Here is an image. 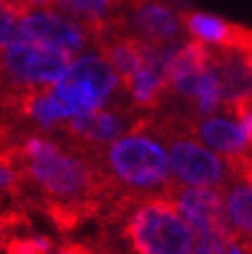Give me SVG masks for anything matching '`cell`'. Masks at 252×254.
Wrapping results in <instances>:
<instances>
[{
    "label": "cell",
    "instance_id": "1",
    "mask_svg": "<svg viewBox=\"0 0 252 254\" xmlns=\"http://www.w3.org/2000/svg\"><path fill=\"white\" fill-rule=\"evenodd\" d=\"M21 168L25 186L42 192L46 211L62 230L74 227L89 215L110 180L93 155L62 145L48 134H25L10 145Z\"/></svg>",
    "mask_w": 252,
    "mask_h": 254
},
{
    "label": "cell",
    "instance_id": "2",
    "mask_svg": "<svg viewBox=\"0 0 252 254\" xmlns=\"http://www.w3.org/2000/svg\"><path fill=\"white\" fill-rule=\"evenodd\" d=\"M95 161L108 176L110 184L118 182L134 192L161 190L163 194L174 182L168 151L157 136L147 130L145 116L138 118L126 134L99 149Z\"/></svg>",
    "mask_w": 252,
    "mask_h": 254
},
{
    "label": "cell",
    "instance_id": "3",
    "mask_svg": "<svg viewBox=\"0 0 252 254\" xmlns=\"http://www.w3.org/2000/svg\"><path fill=\"white\" fill-rule=\"evenodd\" d=\"M124 234L136 254H190L196 242L194 230L166 194L138 202Z\"/></svg>",
    "mask_w": 252,
    "mask_h": 254
},
{
    "label": "cell",
    "instance_id": "4",
    "mask_svg": "<svg viewBox=\"0 0 252 254\" xmlns=\"http://www.w3.org/2000/svg\"><path fill=\"white\" fill-rule=\"evenodd\" d=\"M72 56L60 50L23 40L0 54V87H52L66 72Z\"/></svg>",
    "mask_w": 252,
    "mask_h": 254
},
{
    "label": "cell",
    "instance_id": "5",
    "mask_svg": "<svg viewBox=\"0 0 252 254\" xmlns=\"http://www.w3.org/2000/svg\"><path fill=\"white\" fill-rule=\"evenodd\" d=\"M122 27L143 44L170 52L184 44L180 6L168 0H124Z\"/></svg>",
    "mask_w": 252,
    "mask_h": 254
},
{
    "label": "cell",
    "instance_id": "6",
    "mask_svg": "<svg viewBox=\"0 0 252 254\" xmlns=\"http://www.w3.org/2000/svg\"><path fill=\"white\" fill-rule=\"evenodd\" d=\"M23 35L25 40L60 50L72 58L93 44L89 29L58 8H29L23 17Z\"/></svg>",
    "mask_w": 252,
    "mask_h": 254
},
{
    "label": "cell",
    "instance_id": "7",
    "mask_svg": "<svg viewBox=\"0 0 252 254\" xmlns=\"http://www.w3.org/2000/svg\"><path fill=\"white\" fill-rule=\"evenodd\" d=\"M166 194L196 236H232L236 234L223 211V198L217 188H194L172 182Z\"/></svg>",
    "mask_w": 252,
    "mask_h": 254
},
{
    "label": "cell",
    "instance_id": "8",
    "mask_svg": "<svg viewBox=\"0 0 252 254\" xmlns=\"http://www.w3.org/2000/svg\"><path fill=\"white\" fill-rule=\"evenodd\" d=\"M192 134L205 147L230 161L236 176L252 163V145L242 124L230 114H209L194 118Z\"/></svg>",
    "mask_w": 252,
    "mask_h": 254
},
{
    "label": "cell",
    "instance_id": "9",
    "mask_svg": "<svg viewBox=\"0 0 252 254\" xmlns=\"http://www.w3.org/2000/svg\"><path fill=\"white\" fill-rule=\"evenodd\" d=\"M180 21L184 31L205 46L230 50L238 54L252 52V29L246 25L232 23L228 19L211 15V12H200L184 6H180Z\"/></svg>",
    "mask_w": 252,
    "mask_h": 254
},
{
    "label": "cell",
    "instance_id": "10",
    "mask_svg": "<svg viewBox=\"0 0 252 254\" xmlns=\"http://www.w3.org/2000/svg\"><path fill=\"white\" fill-rule=\"evenodd\" d=\"M124 91L136 112L161 106L168 93L166 74H163V52L149 46L143 64L124 85Z\"/></svg>",
    "mask_w": 252,
    "mask_h": 254
},
{
    "label": "cell",
    "instance_id": "11",
    "mask_svg": "<svg viewBox=\"0 0 252 254\" xmlns=\"http://www.w3.org/2000/svg\"><path fill=\"white\" fill-rule=\"evenodd\" d=\"M122 4L124 0H52L54 8L81 21L89 29L91 40L104 25L120 17Z\"/></svg>",
    "mask_w": 252,
    "mask_h": 254
},
{
    "label": "cell",
    "instance_id": "12",
    "mask_svg": "<svg viewBox=\"0 0 252 254\" xmlns=\"http://www.w3.org/2000/svg\"><path fill=\"white\" fill-rule=\"evenodd\" d=\"M223 211L230 227L244 238H252V178H240L225 186Z\"/></svg>",
    "mask_w": 252,
    "mask_h": 254
},
{
    "label": "cell",
    "instance_id": "13",
    "mask_svg": "<svg viewBox=\"0 0 252 254\" xmlns=\"http://www.w3.org/2000/svg\"><path fill=\"white\" fill-rule=\"evenodd\" d=\"M29 10L17 0H0V52L8 46L23 42V17Z\"/></svg>",
    "mask_w": 252,
    "mask_h": 254
},
{
    "label": "cell",
    "instance_id": "14",
    "mask_svg": "<svg viewBox=\"0 0 252 254\" xmlns=\"http://www.w3.org/2000/svg\"><path fill=\"white\" fill-rule=\"evenodd\" d=\"M25 190V180L21 168L17 163V157L12 153L10 145L0 149V198L10 196V198H19Z\"/></svg>",
    "mask_w": 252,
    "mask_h": 254
},
{
    "label": "cell",
    "instance_id": "15",
    "mask_svg": "<svg viewBox=\"0 0 252 254\" xmlns=\"http://www.w3.org/2000/svg\"><path fill=\"white\" fill-rule=\"evenodd\" d=\"M6 254H50L52 240L44 236H15L4 244Z\"/></svg>",
    "mask_w": 252,
    "mask_h": 254
},
{
    "label": "cell",
    "instance_id": "16",
    "mask_svg": "<svg viewBox=\"0 0 252 254\" xmlns=\"http://www.w3.org/2000/svg\"><path fill=\"white\" fill-rule=\"evenodd\" d=\"M228 238L230 236H196V242L190 254H223Z\"/></svg>",
    "mask_w": 252,
    "mask_h": 254
},
{
    "label": "cell",
    "instance_id": "17",
    "mask_svg": "<svg viewBox=\"0 0 252 254\" xmlns=\"http://www.w3.org/2000/svg\"><path fill=\"white\" fill-rule=\"evenodd\" d=\"M54 254H91V252H89V248H85L81 244H66V246L58 248Z\"/></svg>",
    "mask_w": 252,
    "mask_h": 254
},
{
    "label": "cell",
    "instance_id": "18",
    "mask_svg": "<svg viewBox=\"0 0 252 254\" xmlns=\"http://www.w3.org/2000/svg\"><path fill=\"white\" fill-rule=\"evenodd\" d=\"M242 58H244V64L250 68V72H252V52H246V54H242Z\"/></svg>",
    "mask_w": 252,
    "mask_h": 254
},
{
    "label": "cell",
    "instance_id": "19",
    "mask_svg": "<svg viewBox=\"0 0 252 254\" xmlns=\"http://www.w3.org/2000/svg\"><path fill=\"white\" fill-rule=\"evenodd\" d=\"M17 2H23V4H25V0H17ZM25 6H27V4H25Z\"/></svg>",
    "mask_w": 252,
    "mask_h": 254
},
{
    "label": "cell",
    "instance_id": "20",
    "mask_svg": "<svg viewBox=\"0 0 252 254\" xmlns=\"http://www.w3.org/2000/svg\"><path fill=\"white\" fill-rule=\"evenodd\" d=\"M0 242H2V238H0Z\"/></svg>",
    "mask_w": 252,
    "mask_h": 254
}]
</instances>
